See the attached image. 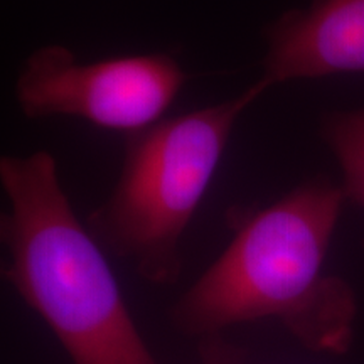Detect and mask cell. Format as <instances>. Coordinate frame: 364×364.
I'll return each instance as SVG.
<instances>
[{
  "label": "cell",
  "mask_w": 364,
  "mask_h": 364,
  "mask_svg": "<svg viewBox=\"0 0 364 364\" xmlns=\"http://www.w3.org/2000/svg\"><path fill=\"white\" fill-rule=\"evenodd\" d=\"M268 90L260 78L225 102L127 134L115 188L88 218L95 240L129 260L149 284L177 282L182 236L211 186L240 117Z\"/></svg>",
  "instance_id": "3957f363"
},
{
  "label": "cell",
  "mask_w": 364,
  "mask_h": 364,
  "mask_svg": "<svg viewBox=\"0 0 364 364\" xmlns=\"http://www.w3.org/2000/svg\"><path fill=\"white\" fill-rule=\"evenodd\" d=\"M4 277L46 322L73 364H159L107 257L78 220L48 150L0 159Z\"/></svg>",
  "instance_id": "7a4b0ae2"
},
{
  "label": "cell",
  "mask_w": 364,
  "mask_h": 364,
  "mask_svg": "<svg viewBox=\"0 0 364 364\" xmlns=\"http://www.w3.org/2000/svg\"><path fill=\"white\" fill-rule=\"evenodd\" d=\"M318 134L343 171L346 199L364 209V107L326 113Z\"/></svg>",
  "instance_id": "8992f818"
},
{
  "label": "cell",
  "mask_w": 364,
  "mask_h": 364,
  "mask_svg": "<svg viewBox=\"0 0 364 364\" xmlns=\"http://www.w3.org/2000/svg\"><path fill=\"white\" fill-rule=\"evenodd\" d=\"M346 201L343 186L316 177L235 220L230 245L172 306V326L209 339L231 326L277 318L309 351L348 353L356 294L324 273Z\"/></svg>",
  "instance_id": "6da1fadb"
},
{
  "label": "cell",
  "mask_w": 364,
  "mask_h": 364,
  "mask_svg": "<svg viewBox=\"0 0 364 364\" xmlns=\"http://www.w3.org/2000/svg\"><path fill=\"white\" fill-rule=\"evenodd\" d=\"M268 86L295 80L364 75V0H311L263 29Z\"/></svg>",
  "instance_id": "5b68a950"
},
{
  "label": "cell",
  "mask_w": 364,
  "mask_h": 364,
  "mask_svg": "<svg viewBox=\"0 0 364 364\" xmlns=\"http://www.w3.org/2000/svg\"><path fill=\"white\" fill-rule=\"evenodd\" d=\"M188 78L164 53L81 63L66 46L49 44L24 61L16 100L27 118H81L127 135L162 120Z\"/></svg>",
  "instance_id": "277c9868"
}]
</instances>
